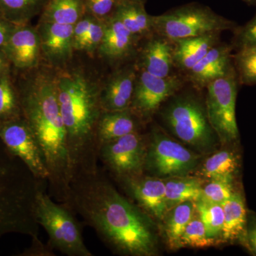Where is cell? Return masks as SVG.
Masks as SVG:
<instances>
[{
    "label": "cell",
    "instance_id": "37",
    "mask_svg": "<svg viewBox=\"0 0 256 256\" xmlns=\"http://www.w3.org/2000/svg\"><path fill=\"white\" fill-rule=\"evenodd\" d=\"M94 18H95L94 16L86 13V14L79 20L78 22L74 25V50H75L77 45L84 40V37L87 34Z\"/></svg>",
    "mask_w": 256,
    "mask_h": 256
},
{
    "label": "cell",
    "instance_id": "27",
    "mask_svg": "<svg viewBox=\"0 0 256 256\" xmlns=\"http://www.w3.org/2000/svg\"><path fill=\"white\" fill-rule=\"evenodd\" d=\"M48 0H0V14L16 25L40 16Z\"/></svg>",
    "mask_w": 256,
    "mask_h": 256
},
{
    "label": "cell",
    "instance_id": "3",
    "mask_svg": "<svg viewBox=\"0 0 256 256\" xmlns=\"http://www.w3.org/2000/svg\"><path fill=\"white\" fill-rule=\"evenodd\" d=\"M56 87L66 132L70 183L98 170L97 128L102 82L79 67L55 69Z\"/></svg>",
    "mask_w": 256,
    "mask_h": 256
},
{
    "label": "cell",
    "instance_id": "28",
    "mask_svg": "<svg viewBox=\"0 0 256 256\" xmlns=\"http://www.w3.org/2000/svg\"><path fill=\"white\" fill-rule=\"evenodd\" d=\"M22 117L18 86L11 70L0 77V124Z\"/></svg>",
    "mask_w": 256,
    "mask_h": 256
},
{
    "label": "cell",
    "instance_id": "5",
    "mask_svg": "<svg viewBox=\"0 0 256 256\" xmlns=\"http://www.w3.org/2000/svg\"><path fill=\"white\" fill-rule=\"evenodd\" d=\"M46 190L37 193L35 214L37 222L48 234L50 246L68 256H94L85 245L74 212L64 204L54 202Z\"/></svg>",
    "mask_w": 256,
    "mask_h": 256
},
{
    "label": "cell",
    "instance_id": "17",
    "mask_svg": "<svg viewBox=\"0 0 256 256\" xmlns=\"http://www.w3.org/2000/svg\"><path fill=\"white\" fill-rule=\"evenodd\" d=\"M142 40L144 44L140 45L138 50V68L162 78L174 74L173 42L156 33Z\"/></svg>",
    "mask_w": 256,
    "mask_h": 256
},
{
    "label": "cell",
    "instance_id": "43",
    "mask_svg": "<svg viewBox=\"0 0 256 256\" xmlns=\"http://www.w3.org/2000/svg\"><path fill=\"white\" fill-rule=\"evenodd\" d=\"M130 1L137 2L142 3V4H146V2L148 0H130Z\"/></svg>",
    "mask_w": 256,
    "mask_h": 256
},
{
    "label": "cell",
    "instance_id": "9",
    "mask_svg": "<svg viewBox=\"0 0 256 256\" xmlns=\"http://www.w3.org/2000/svg\"><path fill=\"white\" fill-rule=\"evenodd\" d=\"M237 76L235 69L207 86L206 109L212 128L222 142L238 139L239 131L236 116Z\"/></svg>",
    "mask_w": 256,
    "mask_h": 256
},
{
    "label": "cell",
    "instance_id": "2",
    "mask_svg": "<svg viewBox=\"0 0 256 256\" xmlns=\"http://www.w3.org/2000/svg\"><path fill=\"white\" fill-rule=\"evenodd\" d=\"M18 86L24 118L41 146L48 172V194L64 204L70 186L66 132L56 87L55 69L42 64L24 72Z\"/></svg>",
    "mask_w": 256,
    "mask_h": 256
},
{
    "label": "cell",
    "instance_id": "29",
    "mask_svg": "<svg viewBox=\"0 0 256 256\" xmlns=\"http://www.w3.org/2000/svg\"><path fill=\"white\" fill-rule=\"evenodd\" d=\"M238 169V160L233 152L222 150L212 154L204 162L200 175L210 178H233Z\"/></svg>",
    "mask_w": 256,
    "mask_h": 256
},
{
    "label": "cell",
    "instance_id": "25",
    "mask_svg": "<svg viewBox=\"0 0 256 256\" xmlns=\"http://www.w3.org/2000/svg\"><path fill=\"white\" fill-rule=\"evenodd\" d=\"M202 183L200 178L183 176L170 178L165 182L166 202L169 210L183 203L196 202L202 196Z\"/></svg>",
    "mask_w": 256,
    "mask_h": 256
},
{
    "label": "cell",
    "instance_id": "40",
    "mask_svg": "<svg viewBox=\"0 0 256 256\" xmlns=\"http://www.w3.org/2000/svg\"><path fill=\"white\" fill-rule=\"evenodd\" d=\"M11 64L5 55L4 52L0 48V77L11 70Z\"/></svg>",
    "mask_w": 256,
    "mask_h": 256
},
{
    "label": "cell",
    "instance_id": "42",
    "mask_svg": "<svg viewBox=\"0 0 256 256\" xmlns=\"http://www.w3.org/2000/svg\"><path fill=\"white\" fill-rule=\"evenodd\" d=\"M242 1L245 2L248 4L256 5V0H242Z\"/></svg>",
    "mask_w": 256,
    "mask_h": 256
},
{
    "label": "cell",
    "instance_id": "32",
    "mask_svg": "<svg viewBox=\"0 0 256 256\" xmlns=\"http://www.w3.org/2000/svg\"><path fill=\"white\" fill-rule=\"evenodd\" d=\"M216 240L207 235L206 228L200 217H193L186 226L181 238V247L205 248L213 246Z\"/></svg>",
    "mask_w": 256,
    "mask_h": 256
},
{
    "label": "cell",
    "instance_id": "38",
    "mask_svg": "<svg viewBox=\"0 0 256 256\" xmlns=\"http://www.w3.org/2000/svg\"><path fill=\"white\" fill-rule=\"evenodd\" d=\"M32 238V246L26 252H24L23 256H52L54 254L53 249L50 245L45 246L41 242L38 237Z\"/></svg>",
    "mask_w": 256,
    "mask_h": 256
},
{
    "label": "cell",
    "instance_id": "34",
    "mask_svg": "<svg viewBox=\"0 0 256 256\" xmlns=\"http://www.w3.org/2000/svg\"><path fill=\"white\" fill-rule=\"evenodd\" d=\"M106 21L94 18L87 34L75 48V52H85L92 54L97 52L104 36Z\"/></svg>",
    "mask_w": 256,
    "mask_h": 256
},
{
    "label": "cell",
    "instance_id": "16",
    "mask_svg": "<svg viewBox=\"0 0 256 256\" xmlns=\"http://www.w3.org/2000/svg\"><path fill=\"white\" fill-rule=\"evenodd\" d=\"M136 64L116 69L101 86L100 101L104 111L129 109L138 76Z\"/></svg>",
    "mask_w": 256,
    "mask_h": 256
},
{
    "label": "cell",
    "instance_id": "10",
    "mask_svg": "<svg viewBox=\"0 0 256 256\" xmlns=\"http://www.w3.org/2000/svg\"><path fill=\"white\" fill-rule=\"evenodd\" d=\"M0 140L38 180L48 184L50 172L44 154L36 136L22 117L0 124Z\"/></svg>",
    "mask_w": 256,
    "mask_h": 256
},
{
    "label": "cell",
    "instance_id": "13",
    "mask_svg": "<svg viewBox=\"0 0 256 256\" xmlns=\"http://www.w3.org/2000/svg\"><path fill=\"white\" fill-rule=\"evenodd\" d=\"M42 64L54 69L67 66L73 60L74 25L38 22Z\"/></svg>",
    "mask_w": 256,
    "mask_h": 256
},
{
    "label": "cell",
    "instance_id": "35",
    "mask_svg": "<svg viewBox=\"0 0 256 256\" xmlns=\"http://www.w3.org/2000/svg\"><path fill=\"white\" fill-rule=\"evenodd\" d=\"M86 13L106 21L112 18L121 0H84Z\"/></svg>",
    "mask_w": 256,
    "mask_h": 256
},
{
    "label": "cell",
    "instance_id": "22",
    "mask_svg": "<svg viewBox=\"0 0 256 256\" xmlns=\"http://www.w3.org/2000/svg\"><path fill=\"white\" fill-rule=\"evenodd\" d=\"M112 16L141 40L154 34L152 16L146 12L142 3L121 0Z\"/></svg>",
    "mask_w": 256,
    "mask_h": 256
},
{
    "label": "cell",
    "instance_id": "33",
    "mask_svg": "<svg viewBox=\"0 0 256 256\" xmlns=\"http://www.w3.org/2000/svg\"><path fill=\"white\" fill-rule=\"evenodd\" d=\"M233 178L210 180V182L202 188V198L212 203L222 204L234 194Z\"/></svg>",
    "mask_w": 256,
    "mask_h": 256
},
{
    "label": "cell",
    "instance_id": "20",
    "mask_svg": "<svg viewBox=\"0 0 256 256\" xmlns=\"http://www.w3.org/2000/svg\"><path fill=\"white\" fill-rule=\"evenodd\" d=\"M220 34L212 33L172 41L174 45L175 67L188 73L210 48L220 43Z\"/></svg>",
    "mask_w": 256,
    "mask_h": 256
},
{
    "label": "cell",
    "instance_id": "11",
    "mask_svg": "<svg viewBox=\"0 0 256 256\" xmlns=\"http://www.w3.org/2000/svg\"><path fill=\"white\" fill-rule=\"evenodd\" d=\"M185 80L176 74L162 78L138 68L130 109L141 122L150 119L165 101L181 90Z\"/></svg>",
    "mask_w": 256,
    "mask_h": 256
},
{
    "label": "cell",
    "instance_id": "4",
    "mask_svg": "<svg viewBox=\"0 0 256 256\" xmlns=\"http://www.w3.org/2000/svg\"><path fill=\"white\" fill-rule=\"evenodd\" d=\"M47 186L0 140V237L9 234L38 237L36 197Z\"/></svg>",
    "mask_w": 256,
    "mask_h": 256
},
{
    "label": "cell",
    "instance_id": "18",
    "mask_svg": "<svg viewBox=\"0 0 256 256\" xmlns=\"http://www.w3.org/2000/svg\"><path fill=\"white\" fill-rule=\"evenodd\" d=\"M232 46L218 44L186 74V80L198 90L206 88L210 82L225 76L234 70Z\"/></svg>",
    "mask_w": 256,
    "mask_h": 256
},
{
    "label": "cell",
    "instance_id": "39",
    "mask_svg": "<svg viewBox=\"0 0 256 256\" xmlns=\"http://www.w3.org/2000/svg\"><path fill=\"white\" fill-rule=\"evenodd\" d=\"M16 24L12 23L0 14V48L4 46L14 31Z\"/></svg>",
    "mask_w": 256,
    "mask_h": 256
},
{
    "label": "cell",
    "instance_id": "12",
    "mask_svg": "<svg viewBox=\"0 0 256 256\" xmlns=\"http://www.w3.org/2000/svg\"><path fill=\"white\" fill-rule=\"evenodd\" d=\"M146 146L140 133H130L102 144L99 160L120 180L137 178L144 172Z\"/></svg>",
    "mask_w": 256,
    "mask_h": 256
},
{
    "label": "cell",
    "instance_id": "19",
    "mask_svg": "<svg viewBox=\"0 0 256 256\" xmlns=\"http://www.w3.org/2000/svg\"><path fill=\"white\" fill-rule=\"evenodd\" d=\"M104 38L97 52L109 62H122L138 54L142 40L132 34L117 18L106 21Z\"/></svg>",
    "mask_w": 256,
    "mask_h": 256
},
{
    "label": "cell",
    "instance_id": "7",
    "mask_svg": "<svg viewBox=\"0 0 256 256\" xmlns=\"http://www.w3.org/2000/svg\"><path fill=\"white\" fill-rule=\"evenodd\" d=\"M172 98L162 114L172 132L200 151L213 148L216 134L208 120L206 105L192 94H175Z\"/></svg>",
    "mask_w": 256,
    "mask_h": 256
},
{
    "label": "cell",
    "instance_id": "26",
    "mask_svg": "<svg viewBox=\"0 0 256 256\" xmlns=\"http://www.w3.org/2000/svg\"><path fill=\"white\" fill-rule=\"evenodd\" d=\"M195 210V202L188 201L173 207L166 214L164 232L170 247L181 248L182 236L193 218Z\"/></svg>",
    "mask_w": 256,
    "mask_h": 256
},
{
    "label": "cell",
    "instance_id": "36",
    "mask_svg": "<svg viewBox=\"0 0 256 256\" xmlns=\"http://www.w3.org/2000/svg\"><path fill=\"white\" fill-rule=\"evenodd\" d=\"M234 30V42L238 50L256 46V14L245 26Z\"/></svg>",
    "mask_w": 256,
    "mask_h": 256
},
{
    "label": "cell",
    "instance_id": "6",
    "mask_svg": "<svg viewBox=\"0 0 256 256\" xmlns=\"http://www.w3.org/2000/svg\"><path fill=\"white\" fill-rule=\"evenodd\" d=\"M154 33L170 41L222 33L236 28V24L205 5L190 3L152 16Z\"/></svg>",
    "mask_w": 256,
    "mask_h": 256
},
{
    "label": "cell",
    "instance_id": "30",
    "mask_svg": "<svg viewBox=\"0 0 256 256\" xmlns=\"http://www.w3.org/2000/svg\"><path fill=\"white\" fill-rule=\"evenodd\" d=\"M195 206L198 217L206 228L208 237L216 239L222 236L224 220L222 205L212 203L201 198L195 202Z\"/></svg>",
    "mask_w": 256,
    "mask_h": 256
},
{
    "label": "cell",
    "instance_id": "41",
    "mask_svg": "<svg viewBox=\"0 0 256 256\" xmlns=\"http://www.w3.org/2000/svg\"><path fill=\"white\" fill-rule=\"evenodd\" d=\"M248 242L250 247L256 254V226L249 232Z\"/></svg>",
    "mask_w": 256,
    "mask_h": 256
},
{
    "label": "cell",
    "instance_id": "31",
    "mask_svg": "<svg viewBox=\"0 0 256 256\" xmlns=\"http://www.w3.org/2000/svg\"><path fill=\"white\" fill-rule=\"evenodd\" d=\"M234 58L240 82L246 85L256 84V46L239 50Z\"/></svg>",
    "mask_w": 256,
    "mask_h": 256
},
{
    "label": "cell",
    "instance_id": "8",
    "mask_svg": "<svg viewBox=\"0 0 256 256\" xmlns=\"http://www.w3.org/2000/svg\"><path fill=\"white\" fill-rule=\"evenodd\" d=\"M200 162V156L180 143L154 130L146 146L144 171L156 178L188 176Z\"/></svg>",
    "mask_w": 256,
    "mask_h": 256
},
{
    "label": "cell",
    "instance_id": "1",
    "mask_svg": "<svg viewBox=\"0 0 256 256\" xmlns=\"http://www.w3.org/2000/svg\"><path fill=\"white\" fill-rule=\"evenodd\" d=\"M114 252L156 255V238L149 216L119 193L100 170L72 180L64 203Z\"/></svg>",
    "mask_w": 256,
    "mask_h": 256
},
{
    "label": "cell",
    "instance_id": "23",
    "mask_svg": "<svg viewBox=\"0 0 256 256\" xmlns=\"http://www.w3.org/2000/svg\"><path fill=\"white\" fill-rule=\"evenodd\" d=\"M85 14L84 0H48L38 22L74 25Z\"/></svg>",
    "mask_w": 256,
    "mask_h": 256
},
{
    "label": "cell",
    "instance_id": "14",
    "mask_svg": "<svg viewBox=\"0 0 256 256\" xmlns=\"http://www.w3.org/2000/svg\"><path fill=\"white\" fill-rule=\"evenodd\" d=\"M12 66L26 72L42 64L41 42L36 26L16 25L9 40L2 48Z\"/></svg>",
    "mask_w": 256,
    "mask_h": 256
},
{
    "label": "cell",
    "instance_id": "24",
    "mask_svg": "<svg viewBox=\"0 0 256 256\" xmlns=\"http://www.w3.org/2000/svg\"><path fill=\"white\" fill-rule=\"evenodd\" d=\"M222 205L224 214L222 238L225 240L238 238L244 233L246 223V210L242 194L234 192Z\"/></svg>",
    "mask_w": 256,
    "mask_h": 256
},
{
    "label": "cell",
    "instance_id": "15",
    "mask_svg": "<svg viewBox=\"0 0 256 256\" xmlns=\"http://www.w3.org/2000/svg\"><path fill=\"white\" fill-rule=\"evenodd\" d=\"M122 184L140 208L148 216L162 220L169 212L166 202L165 182L153 176L122 178Z\"/></svg>",
    "mask_w": 256,
    "mask_h": 256
},
{
    "label": "cell",
    "instance_id": "21",
    "mask_svg": "<svg viewBox=\"0 0 256 256\" xmlns=\"http://www.w3.org/2000/svg\"><path fill=\"white\" fill-rule=\"evenodd\" d=\"M140 120L130 109L102 111L98 124L97 139L99 149L102 144L126 134L138 132Z\"/></svg>",
    "mask_w": 256,
    "mask_h": 256
}]
</instances>
